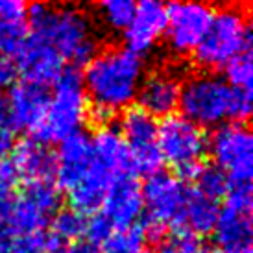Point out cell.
I'll list each match as a JSON object with an SVG mask.
<instances>
[{
    "instance_id": "23",
    "label": "cell",
    "mask_w": 253,
    "mask_h": 253,
    "mask_svg": "<svg viewBox=\"0 0 253 253\" xmlns=\"http://www.w3.org/2000/svg\"><path fill=\"white\" fill-rule=\"evenodd\" d=\"M113 181L115 179L107 172H104L100 167L92 163L91 169L87 170V174L67 192L71 209L82 212L84 216L94 214L104 204L107 189Z\"/></svg>"
},
{
    "instance_id": "17",
    "label": "cell",
    "mask_w": 253,
    "mask_h": 253,
    "mask_svg": "<svg viewBox=\"0 0 253 253\" xmlns=\"http://www.w3.org/2000/svg\"><path fill=\"white\" fill-rule=\"evenodd\" d=\"M19 74L24 76V82L48 87L56 84L57 78L65 72L63 59L57 56V52L48 42L39 36L30 34L28 41L19 54Z\"/></svg>"
},
{
    "instance_id": "6",
    "label": "cell",
    "mask_w": 253,
    "mask_h": 253,
    "mask_svg": "<svg viewBox=\"0 0 253 253\" xmlns=\"http://www.w3.org/2000/svg\"><path fill=\"white\" fill-rule=\"evenodd\" d=\"M209 137L202 127L192 124L179 113L170 115L157 124V146L163 163L177 172V177L194 179L207 155Z\"/></svg>"
},
{
    "instance_id": "3",
    "label": "cell",
    "mask_w": 253,
    "mask_h": 253,
    "mask_svg": "<svg viewBox=\"0 0 253 253\" xmlns=\"http://www.w3.org/2000/svg\"><path fill=\"white\" fill-rule=\"evenodd\" d=\"M179 115L198 127H220L252 115V91L235 89L216 72H198L183 80Z\"/></svg>"
},
{
    "instance_id": "33",
    "label": "cell",
    "mask_w": 253,
    "mask_h": 253,
    "mask_svg": "<svg viewBox=\"0 0 253 253\" xmlns=\"http://www.w3.org/2000/svg\"><path fill=\"white\" fill-rule=\"evenodd\" d=\"M19 67L13 57L0 56V92L11 89L19 80Z\"/></svg>"
},
{
    "instance_id": "12",
    "label": "cell",
    "mask_w": 253,
    "mask_h": 253,
    "mask_svg": "<svg viewBox=\"0 0 253 253\" xmlns=\"http://www.w3.org/2000/svg\"><path fill=\"white\" fill-rule=\"evenodd\" d=\"M252 185H229L212 231L218 246L252 242Z\"/></svg>"
},
{
    "instance_id": "22",
    "label": "cell",
    "mask_w": 253,
    "mask_h": 253,
    "mask_svg": "<svg viewBox=\"0 0 253 253\" xmlns=\"http://www.w3.org/2000/svg\"><path fill=\"white\" fill-rule=\"evenodd\" d=\"M30 37L28 6L21 0L0 2V56L19 57Z\"/></svg>"
},
{
    "instance_id": "10",
    "label": "cell",
    "mask_w": 253,
    "mask_h": 253,
    "mask_svg": "<svg viewBox=\"0 0 253 253\" xmlns=\"http://www.w3.org/2000/svg\"><path fill=\"white\" fill-rule=\"evenodd\" d=\"M119 131L129 155V169L148 177L161 172L163 159L157 146V120L139 107H129L120 119Z\"/></svg>"
},
{
    "instance_id": "24",
    "label": "cell",
    "mask_w": 253,
    "mask_h": 253,
    "mask_svg": "<svg viewBox=\"0 0 253 253\" xmlns=\"http://www.w3.org/2000/svg\"><path fill=\"white\" fill-rule=\"evenodd\" d=\"M50 225H52V231L50 235L56 240H59L61 244H74V242H80V240L85 237V231H87V216H84L82 212L74 211V209H61L57 211L52 220H50Z\"/></svg>"
},
{
    "instance_id": "13",
    "label": "cell",
    "mask_w": 253,
    "mask_h": 253,
    "mask_svg": "<svg viewBox=\"0 0 253 253\" xmlns=\"http://www.w3.org/2000/svg\"><path fill=\"white\" fill-rule=\"evenodd\" d=\"M183 80L172 69H155L142 78L137 102L139 109L148 113L152 119H167L176 115L179 107Z\"/></svg>"
},
{
    "instance_id": "25",
    "label": "cell",
    "mask_w": 253,
    "mask_h": 253,
    "mask_svg": "<svg viewBox=\"0 0 253 253\" xmlns=\"http://www.w3.org/2000/svg\"><path fill=\"white\" fill-rule=\"evenodd\" d=\"M135 6L137 4L131 0H104L94 6V15L104 24V28L122 34L133 19Z\"/></svg>"
},
{
    "instance_id": "2",
    "label": "cell",
    "mask_w": 253,
    "mask_h": 253,
    "mask_svg": "<svg viewBox=\"0 0 253 253\" xmlns=\"http://www.w3.org/2000/svg\"><path fill=\"white\" fill-rule=\"evenodd\" d=\"M30 34L48 42L63 63L87 65L100 50L92 17L78 6H28Z\"/></svg>"
},
{
    "instance_id": "29",
    "label": "cell",
    "mask_w": 253,
    "mask_h": 253,
    "mask_svg": "<svg viewBox=\"0 0 253 253\" xmlns=\"http://www.w3.org/2000/svg\"><path fill=\"white\" fill-rule=\"evenodd\" d=\"M63 250L65 244L42 231L37 235L17 239L9 253H63Z\"/></svg>"
},
{
    "instance_id": "19",
    "label": "cell",
    "mask_w": 253,
    "mask_h": 253,
    "mask_svg": "<svg viewBox=\"0 0 253 253\" xmlns=\"http://www.w3.org/2000/svg\"><path fill=\"white\" fill-rule=\"evenodd\" d=\"M9 161L21 179H26L28 183L52 181L56 155L46 142L39 141L37 137H28L15 142Z\"/></svg>"
},
{
    "instance_id": "32",
    "label": "cell",
    "mask_w": 253,
    "mask_h": 253,
    "mask_svg": "<svg viewBox=\"0 0 253 253\" xmlns=\"http://www.w3.org/2000/svg\"><path fill=\"white\" fill-rule=\"evenodd\" d=\"M113 231V227L109 225L106 218L102 214H94L92 218H87V231H85V237L89 239L91 244H102L104 240L109 237V233Z\"/></svg>"
},
{
    "instance_id": "18",
    "label": "cell",
    "mask_w": 253,
    "mask_h": 253,
    "mask_svg": "<svg viewBox=\"0 0 253 253\" xmlns=\"http://www.w3.org/2000/svg\"><path fill=\"white\" fill-rule=\"evenodd\" d=\"M54 155H56L54 176H56L57 187L69 192L87 174V170L91 169V137H87L82 131L71 135L59 142L57 154Z\"/></svg>"
},
{
    "instance_id": "15",
    "label": "cell",
    "mask_w": 253,
    "mask_h": 253,
    "mask_svg": "<svg viewBox=\"0 0 253 253\" xmlns=\"http://www.w3.org/2000/svg\"><path fill=\"white\" fill-rule=\"evenodd\" d=\"M50 92L48 87L21 82L9 89V96L6 100L7 119L15 131L36 133L42 126V120L48 109Z\"/></svg>"
},
{
    "instance_id": "4",
    "label": "cell",
    "mask_w": 253,
    "mask_h": 253,
    "mask_svg": "<svg viewBox=\"0 0 253 253\" xmlns=\"http://www.w3.org/2000/svg\"><path fill=\"white\" fill-rule=\"evenodd\" d=\"M250 48L252 24L248 11L240 6H224L214 9L209 30L194 50L192 59L204 72H214Z\"/></svg>"
},
{
    "instance_id": "7",
    "label": "cell",
    "mask_w": 253,
    "mask_h": 253,
    "mask_svg": "<svg viewBox=\"0 0 253 253\" xmlns=\"http://www.w3.org/2000/svg\"><path fill=\"white\" fill-rule=\"evenodd\" d=\"M144 222L141 229L146 240H159L169 229H174L185 205L189 187L181 177L157 172L141 187Z\"/></svg>"
},
{
    "instance_id": "21",
    "label": "cell",
    "mask_w": 253,
    "mask_h": 253,
    "mask_svg": "<svg viewBox=\"0 0 253 253\" xmlns=\"http://www.w3.org/2000/svg\"><path fill=\"white\" fill-rule=\"evenodd\" d=\"M92 163L107 172L113 179L129 174V155L122 135L117 127L100 126V129L91 137Z\"/></svg>"
},
{
    "instance_id": "34",
    "label": "cell",
    "mask_w": 253,
    "mask_h": 253,
    "mask_svg": "<svg viewBox=\"0 0 253 253\" xmlns=\"http://www.w3.org/2000/svg\"><path fill=\"white\" fill-rule=\"evenodd\" d=\"M198 246H200V244H198L196 240L177 237V239H174V240L163 242L155 252H146V253H194L198 250Z\"/></svg>"
},
{
    "instance_id": "11",
    "label": "cell",
    "mask_w": 253,
    "mask_h": 253,
    "mask_svg": "<svg viewBox=\"0 0 253 253\" xmlns=\"http://www.w3.org/2000/svg\"><path fill=\"white\" fill-rule=\"evenodd\" d=\"M214 15V7L204 2H176L167 6L165 39L172 56H192L205 37Z\"/></svg>"
},
{
    "instance_id": "16",
    "label": "cell",
    "mask_w": 253,
    "mask_h": 253,
    "mask_svg": "<svg viewBox=\"0 0 253 253\" xmlns=\"http://www.w3.org/2000/svg\"><path fill=\"white\" fill-rule=\"evenodd\" d=\"M100 209L102 216L109 222L113 229H124L135 225L144 211L141 185L129 174L117 177L109 185Z\"/></svg>"
},
{
    "instance_id": "5",
    "label": "cell",
    "mask_w": 253,
    "mask_h": 253,
    "mask_svg": "<svg viewBox=\"0 0 253 253\" xmlns=\"http://www.w3.org/2000/svg\"><path fill=\"white\" fill-rule=\"evenodd\" d=\"M54 92L48 98V109L37 131L42 142H59L74 133H80L89 119V100L85 94L82 76L76 71H65L57 78Z\"/></svg>"
},
{
    "instance_id": "37",
    "label": "cell",
    "mask_w": 253,
    "mask_h": 253,
    "mask_svg": "<svg viewBox=\"0 0 253 253\" xmlns=\"http://www.w3.org/2000/svg\"><path fill=\"white\" fill-rule=\"evenodd\" d=\"M214 253H253L252 242H242V244H231V246H218Z\"/></svg>"
},
{
    "instance_id": "28",
    "label": "cell",
    "mask_w": 253,
    "mask_h": 253,
    "mask_svg": "<svg viewBox=\"0 0 253 253\" xmlns=\"http://www.w3.org/2000/svg\"><path fill=\"white\" fill-rule=\"evenodd\" d=\"M222 71H224V80L231 87L240 89V91H252V80H253L252 52H244L240 56L233 57Z\"/></svg>"
},
{
    "instance_id": "31",
    "label": "cell",
    "mask_w": 253,
    "mask_h": 253,
    "mask_svg": "<svg viewBox=\"0 0 253 253\" xmlns=\"http://www.w3.org/2000/svg\"><path fill=\"white\" fill-rule=\"evenodd\" d=\"M15 146V129L9 124L6 109V100L0 96V161L7 159L11 155V150Z\"/></svg>"
},
{
    "instance_id": "1",
    "label": "cell",
    "mask_w": 253,
    "mask_h": 253,
    "mask_svg": "<svg viewBox=\"0 0 253 253\" xmlns=\"http://www.w3.org/2000/svg\"><path fill=\"white\" fill-rule=\"evenodd\" d=\"M146 74L144 59L124 46L98 50L85 65L82 76L89 100V117L102 126L120 111H127L137 102L139 87Z\"/></svg>"
},
{
    "instance_id": "36",
    "label": "cell",
    "mask_w": 253,
    "mask_h": 253,
    "mask_svg": "<svg viewBox=\"0 0 253 253\" xmlns=\"http://www.w3.org/2000/svg\"><path fill=\"white\" fill-rule=\"evenodd\" d=\"M63 253H100L98 248L91 244V242H74V244H69L65 246Z\"/></svg>"
},
{
    "instance_id": "35",
    "label": "cell",
    "mask_w": 253,
    "mask_h": 253,
    "mask_svg": "<svg viewBox=\"0 0 253 253\" xmlns=\"http://www.w3.org/2000/svg\"><path fill=\"white\" fill-rule=\"evenodd\" d=\"M19 239L13 231H11V227L0 218V253H9L11 252V248H13L15 240Z\"/></svg>"
},
{
    "instance_id": "27",
    "label": "cell",
    "mask_w": 253,
    "mask_h": 253,
    "mask_svg": "<svg viewBox=\"0 0 253 253\" xmlns=\"http://www.w3.org/2000/svg\"><path fill=\"white\" fill-rule=\"evenodd\" d=\"M194 181L198 185V192H202L204 196L211 198L214 202H218L220 198H225L229 190V179L225 177L224 172H220L212 165H204L198 176L194 177Z\"/></svg>"
},
{
    "instance_id": "9",
    "label": "cell",
    "mask_w": 253,
    "mask_h": 253,
    "mask_svg": "<svg viewBox=\"0 0 253 253\" xmlns=\"http://www.w3.org/2000/svg\"><path fill=\"white\" fill-rule=\"evenodd\" d=\"M212 167L224 172L229 185H252L253 137L246 124L227 122L216 127L207 142Z\"/></svg>"
},
{
    "instance_id": "14",
    "label": "cell",
    "mask_w": 253,
    "mask_h": 253,
    "mask_svg": "<svg viewBox=\"0 0 253 253\" xmlns=\"http://www.w3.org/2000/svg\"><path fill=\"white\" fill-rule=\"evenodd\" d=\"M167 30V6L154 0H144L135 6V13L127 28L122 32L124 48L137 56H146L154 52L165 39Z\"/></svg>"
},
{
    "instance_id": "8",
    "label": "cell",
    "mask_w": 253,
    "mask_h": 253,
    "mask_svg": "<svg viewBox=\"0 0 253 253\" xmlns=\"http://www.w3.org/2000/svg\"><path fill=\"white\" fill-rule=\"evenodd\" d=\"M59 205L61 192L52 181L28 183L0 209V218L21 239L44 231L52 216L59 211Z\"/></svg>"
},
{
    "instance_id": "30",
    "label": "cell",
    "mask_w": 253,
    "mask_h": 253,
    "mask_svg": "<svg viewBox=\"0 0 253 253\" xmlns=\"http://www.w3.org/2000/svg\"><path fill=\"white\" fill-rule=\"evenodd\" d=\"M21 177L9 159L0 161V209L7 205L17 194Z\"/></svg>"
},
{
    "instance_id": "20",
    "label": "cell",
    "mask_w": 253,
    "mask_h": 253,
    "mask_svg": "<svg viewBox=\"0 0 253 253\" xmlns=\"http://www.w3.org/2000/svg\"><path fill=\"white\" fill-rule=\"evenodd\" d=\"M218 211H220L218 202L204 196L196 189H189L181 214L177 218L172 231H176L177 237H185V239L192 240L209 237L214 231Z\"/></svg>"
},
{
    "instance_id": "38",
    "label": "cell",
    "mask_w": 253,
    "mask_h": 253,
    "mask_svg": "<svg viewBox=\"0 0 253 253\" xmlns=\"http://www.w3.org/2000/svg\"><path fill=\"white\" fill-rule=\"evenodd\" d=\"M194 253H209V252H207V250H204L202 246H198V250H196Z\"/></svg>"
},
{
    "instance_id": "26",
    "label": "cell",
    "mask_w": 253,
    "mask_h": 253,
    "mask_svg": "<svg viewBox=\"0 0 253 253\" xmlns=\"http://www.w3.org/2000/svg\"><path fill=\"white\" fill-rule=\"evenodd\" d=\"M146 242L141 225L113 229L100 244V253H146Z\"/></svg>"
}]
</instances>
